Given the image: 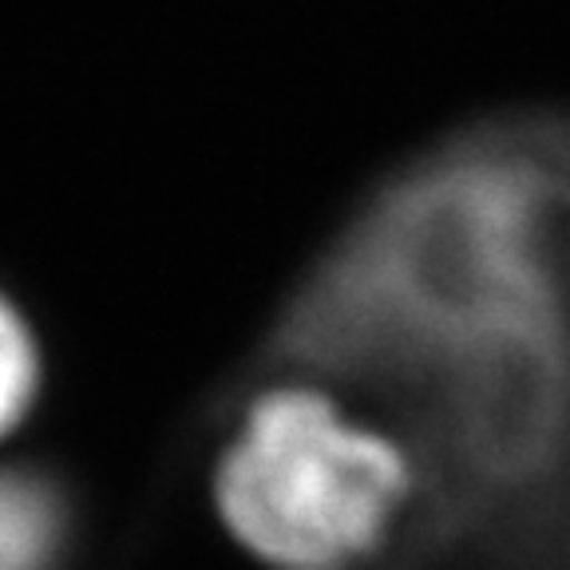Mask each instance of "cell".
Listing matches in <instances>:
<instances>
[{
  "instance_id": "1",
  "label": "cell",
  "mask_w": 570,
  "mask_h": 570,
  "mask_svg": "<svg viewBox=\"0 0 570 570\" xmlns=\"http://www.w3.org/2000/svg\"><path fill=\"white\" fill-rule=\"evenodd\" d=\"M570 337V107H508L416 147L285 302L269 368L348 376L412 353L503 365Z\"/></svg>"
},
{
  "instance_id": "2",
  "label": "cell",
  "mask_w": 570,
  "mask_h": 570,
  "mask_svg": "<svg viewBox=\"0 0 570 570\" xmlns=\"http://www.w3.org/2000/svg\"><path fill=\"white\" fill-rule=\"evenodd\" d=\"M420 488L412 440L302 368L242 384L210 475L226 534L269 570H365L401 534Z\"/></svg>"
},
{
  "instance_id": "3",
  "label": "cell",
  "mask_w": 570,
  "mask_h": 570,
  "mask_svg": "<svg viewBox=\"0 0 570 570\" xmlns=\"http://www.w3.org/2000/svg\"><path fill=\"white\" fill-rule=\"evenodd\" d=\"M88 503L60 463H0V570H80Z\"/></svg>"
},
{
  "instance_id": "4",
  "label": "cell",
  "mask_w": 570,
  "mask_h": 570,
  "mask_svg": "<svg viewBox=\"0 0 570 570\" xmlns=\"http://www.w3.org/2000/svg\"><path fill=\"white\" fill-rule=\"evenodd\" d=\"M45 389V348L28 313L0 289V436L17 432Z\"/></svg>"
}]
</instances>
